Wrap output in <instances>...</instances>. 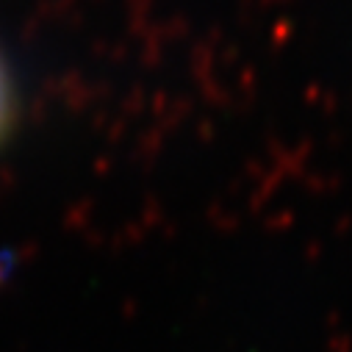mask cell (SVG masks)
<instances>
[{
    "label": "cell",
    "instance_id": "obj_1",
    "mask_svg": "<svg viewBox=\"0 0 352 352\" xmlns=\"http://www.w3.org/2000/svg\"><path fill=\"white\" fill-rule=\"evenodd\" d=\"M6 122H9V86H6L3 67H0V133H3Z\"/></svg>",
    "mask_w": 352,
    "mask_h": 352
}]
</instances>
